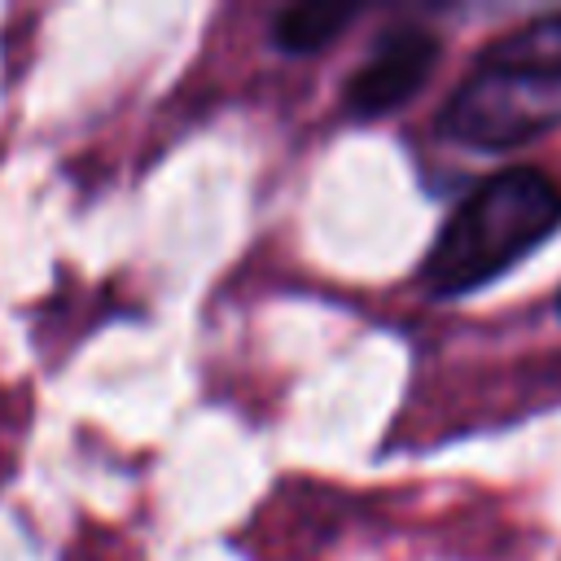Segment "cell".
I'll return each mask as SVG.
<instances>
[{
    "label": "cell",
    "mask_w": 561,
    "mask_h": 561,
    "mask_svg": "<svg viewBox=\"0 0 561 561\" xmlns=\"http://www.w3.org/2000/svg\"><path fill=\"white\" fill-rule=\"evenodd\" d=\"M557 228L561 184L539 167H504L451 210L421 263V280L438 298L473 294Z\"/></svg>",
    "instance_id": "obj_1"
},
{
    "label": "cell",
    "mask_w": 561,
    "mask_h": 561,
    "mask_svg": "<svg viewBox=\"0 0 561 561\" xmlns=\"http://www.w3.org/2000/svg\"><path fill=\"white\" fill-rule=\"evenodd\" d=\"M561 123V79L473 66L438 114V131L460 145L504 149Z\"/></svg>",
    "instance_id": "obj_2"
},
{
    "label": "cell",
    "mask_w": 561,
    "mask_h": 561,
    "mask_svg": "<svg viewBox=\"0 0 561 561\" xmlns=\"http://www.w3.org/2000/svg\"><path fill=\"white\" fill-rule=\"evenodd\" d=\"M438 39L425 26H390L373 53L359 61V70L351 75L342 101L355 118H381L390 110H399L403 101H412L430 70L438 66Z\"/></svg>",
    "instance_id": "obj_3"
},
{
    "label": "cell",
    "mask_w": 561,
    "mask_h": 561,
    "mask_svg": "<svg viewBox=\"0 0 561 561\" xmlns=\"http://www.w3.org/2000/svg\"><path fill=\"white\" fill-rule=\"evenodd\" d=\"M478 66L486 70H508V75H539V79H561V13L535 18L495 44L482 48Z\"/></svg>",
    "instance_id": "obj_4"
},
{
    "label": "cell",
    "mask_w": 561,
    "mask_h": 561,
    "mask_svg": "<svg viewBox=\"0 0 561 561\" xmlns=\"http://www.w3.org/2000/svg\"><path fill=\"white\" fill-rule=\"evenodd\" d=\"M355 18V4L346 0H302L272 18V44L285 53H316L333 44V35Z\"/></svg>",
    "instance_id": "obj_5"
},
{
    "label": "cell",
    "mask_w": 561,
    "mask_h": 561,
    "mask_svg": "<svg viewBox=\"0 0 561 561\" xmlns=\"http://www.w3.org/2000/svg\"><path fill=\"white\" fill-rule=\"evenodd\" d=\"M557 311H561V294H557Z\"/></svg>",
    "instance_id": "obj_6"
}]
</instances>
